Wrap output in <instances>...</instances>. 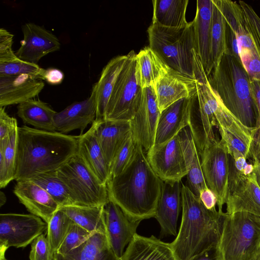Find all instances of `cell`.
<instances>
[{"instance_id":"cell-1","label":"cell","mask_w":260,"mask_h":260,"mask_svg":"<svg viewBox=\"0 0 260 260\" xmlns=\"http://www.w3.org/2000/svg\"><path fill=\"white\" fill-rule=\"evenodd\" d=\"M163 183L150 166L143 147L137 144L128 164L108 182L109 199L131 218L141 221L154 217Z\"/></svg>"},{"instance_id":"cell-2","label":"cell","mask_w":260,"mask_h":260,"mask_svg":"<svg viewBox=\"0 0 260 260\" xmlns=\"http://www.w3.org/2000/svg\"><path fill=\"white\" fill-rule=\"evenodd\" d=\"M78 136L18 127L15 179L29 180L57 170L77 153Z\"/></svg>"},{"instance_id":"cell-3","label":"cell","mask_w":260,"mask_h":260,"mask_svg":"<svg viewBox=\"0 0 260 260\" xmlns=\"http://www.w3.org/2000/svg\"><path fill=\"white\" fill-rule=\"evenodd\" d=\"M181 205V224L171 245L177 260H189L199 253L215 248L225 212L207 209L199 197L183 183Z\"/></svg>"},{"instance_id":"cell-4","label":"cell","mask_w":260,"mask_h":260,"mask_svg":"<svg viewBox=\"0 0 260 260\" xmlns=\"http://www.w3.org/2000/svg\"><path fill=\"white\" fill-rule=\"evenodd\" d=\"M212 72L209 82L226 108L244 125L256 128L257 116L251 98L249 77L241 61L231 53L225 54Z\"/></svg>"},{"instance_id":"cell-5","label":"cell","mask_w":260,"mask_h":260,"mask_svg":"<svg viewBox=\"0 0 260 260\" xmlns=\"http://www.w3.org/2000/svg\"><path fill=\"white\" fill-rule=\"evenodd\" d=\"M260 249V217L245 212L224 213L215 248L217 260H250Z\"/></svg>"},{"instance_id":"cell-6","label":"cell","mask_w":260,"mask_h":260,"mask_svg":"<svg viewBox=\"0 0 260 260\" xmlns=\"http://www.w3.org/2000/svg\"><path fill=\"white\" fill-rule=\"evenodd\" d=\"M149 47L172 70L194 78L192 21L183 28L152 23L147 29Z\"/></svg>"},{"instance_id":"cell-7","label":"cell","mask_w":260,"mask_h":260,"mask_svg":"<svg viewBox=\"0 0 260 260\" xmlns=\"http://www.w3.org/2000/svg\"><path fill=\"white\" fill-rule=\"evenodd\" d=\"M196 86L204 95L215 117L221 139L225 143L229 154L234 159L247 158L255 128L244 125L226 108L211 85L205 74L199 76Z\"/></svg>"},{"instance_id":"cell-8","label":"cell","mask_w":260,"mask_h":260,"mask_svg":"<svg viewBox=\"0 0 260 260\" xmlns=\"http://www.w3.org/2000/svg\"><path fill=\"white\" fill-rule=\"evenodd\" d=\"M56 172L67 187L73 205L103 206L108 201L107 185L100 180L77 153Z\"/></svg>"},{"instance_id":"cell-9","label":"cell","mask_w":260,"mask_h":260,"mask_svg":"<svg viewBox=\"0 0 260 260\" xmlns=\"http://www.w3.org/2000/svg\"><path fill=\"white\" fill-rule=\"evenodd\" d=\"M136 56L134 50L127 54L107 104L105 119L130 121L138 109L143 89L137 79Z\"/></svg>"},{"instance_id":"cell-10","label":"cell","mask_w":260,"mask_h":260,"mask_svg":"<svg viewBox=\"0 0 260 260\" xmlns=\"http://www.w3.org/2000/svg\"><path fill=\"white\" fill-rule=\"evenodd\" d=\"M229 156L225 142L217 139L208 143L200 154L205 182L216 196L220 212L228 193Z\"/></svg>"},{"instance_id":"cell-11","label":"cell","mask_w":260,"mask_h":260,"mask_svg":"<svg viewBox=\"0 0 260 260\" xmlns=\"http://www.w3.org/2000/svg\"><path fill=\"white\" fill-rule=\"evenodd\" d=\"M48 223L32 214H0V258L10 247H25L47 230Z\"/></svg>"},{"instance_id":"cell-12","label":"cell","mask_w":260,"mask_h":260,"mask_svg":"<svg viewBox=\"0 0 260 260\" xmlns=\"http://www.w3.org/2000/svg\"><path fill=\"white\" fill-rule=\"evenodd\" d=\"M226 214L238 212L249 213L260 217V188L253 173L244 175L236 170L229 159Z\"/></svg>"},{"instance_id":"cell-13","label":"cell","mask_w":260,"mask_h":260,"mask_svg":"<svg viewBox=\"0 0 260 260\" xmlns=\"http://www.w3.org/2000/svg\"><path fill=\"white\" fill-rule=\"evenodd\" d=\"M146 157L153 170L164 182L181 181L187 175L178 135L164 144L153 146L147 152Z\"/></svg>"},{"instance_id":"cell-14","label":"cell","mask_w":260,"mask_h":260,"mask_svg":"<svg viewBox=\"0 0 260 260\" xmlns=\"http://www.w3.org/2000/svg\"><path fill=\"white\" fill-rule=\"evenodd\" d=\"M160 113L154 87L143 88L140 104L130 123L136 144H140L146 152L154 144Z\"/></svg>"},{"instance_id":"cell-15","label":"cell","mask_w":260,"mask_h":260,"mask_svg":"<svg viewBox=\"0 0 260 260\" xmlns=\"http://www.w3.org/2000/svg\"><path fill=\"white\" fill-rule=\"evenodd\" d=\"M104 215L109 242L116 255L121 258L125 247L137 234L141 221L131 218L109 199L104 206Z\"/></svg>"},{"instance_id":"cell-16","label":"cell","mask_w":260,"mask_h":260,"mask_svg":"<svg viewBox=\"0 0 260 260\" xmlns=\"http://www.w3.org/2000/svg\"><path fill=\"white\" fill-rule=\"evenodd\" d=\"M23 38L16 52L21 60L37 64L47 54L60 49L58 39L43 26L34 23L22 26Z\"/></svg>"},{"instance_id":"cell-17","label":"cell","mask_w":260,"mask_h":260,"mask_svg":"<svg viewBox=\"0 0 260 260\" xmlns=\"http://www.w3.org/2000/svg\"><path fill=\"white\" fill-rule=\"evenodd\" d=\"M197 95L181 99L161 112L157 122L153 146L164 144L189 126L190 112Z\"/></svg>"},{"instance_id":"cell-18","label":"cell","mask_w":260,"mask_h":260,"mask_svg":"<svg viewBox=\"0 0 260 260\" xmlns=\"http://www.w3.org/2000/svg\"><path fill=\"white\" fill-rule=\"evenodd\" d=\"M16 182L13 192L19 202L30 214L48 223L60 206L45 189L32 180Z\"/></svg>"},{"instance_id":"cell-19","label":"cell","mask_w":260,"mask_h":260,"mask_svg":"<svg viewBox=\"0 0 260 260\" xmlns=\"http://www.w3.org/2000/svg\"><path fill=\"white\" fill-rule=\"evenodd\" d=\"M160 112L177 101L197 95L196 79L171 69L154 87Z\"/></svg>"},{"instance_id":"cell-20","label":"cell","mask_w":260,"mask_h":260,"mask_svg":"<svg viewBox=\"0 0 260 260\" xmlns=\"http://www.w3.org/2000/svg\"><path fill=\"white\" fill-rule=\"evenodd\" d=\"M213 11L212 0H198L193 22L194 49L208 76L212 72L210 35Z\"/></svg>"},{"instance_id":"cell-21","label":"cell","mask_w":260,"mask_h":260,"mask_svg":"<svg viewBox=\"0 0 260 260\" xmlns=\"http://www.w3.org/2000/svg\"><path fill=\"white\" fill-rule=\"evenodd\" d=\"M44 86L42 80L28 75L0 77V107L32 99Z\"/></svg>"},{"instance_id":"cell-22","label":"cell","mask_w":260,"mask_h":260,"mask_svg":"<svg viewBox=\"0 0 260 260\" xmlns=\"http://www.w3.org/2000/svg\"><path fill=\"white\" fill-rule=\"evenodd\" d=\"M182 182H164L154 218L158 222L161 234L176 236L181 204Z\"/></svg>"},{"instance_id":"cell-23","label":"cell","mask_w":260,"mask_h":260,"mask_svg":"<svg viewBox=\"0 0 260 260\" xmlns=\"http://www.w3.org/2000/svg\"><path fill=\"white\" fill-rule=\"evenodd\" d=\"M96 117L94 95L91 92L86 99L76 102L63 110L56 112L54 118L56 132L64 134L79 129L80 135L90 123H92Z\"/></svg>"},{"instance_id":"cell-24","label":"cell","mask_w":260,"mask_h":260,"mask_svg":"<svg viewBox=\"0 0 260 260\" xmlns=\"http://www.w3.org/2000/svg\"><path fill=\"white\" fill-rule=\"evenodd\" d=\"M77 154L104 184L111 179L110 168L98 140L93 123L85 133L78 136Z\"/></svg>"},{"instance_id":"cell-25","label":"cell","mask_w":260,"mask_h":260,"mask_svg":"<svg viewBox=\"0 0 260 260\" xmlns=\"http://www.w3.org/2000/svg\"><path fill=\"white\" fill-rule=\"evenodd\" d=\"M54 260H121L109 242L106 232L92 233L81 245L62 255L54 253Z\"/></svg>"},{"instance_id":"cell-26","label":"cell","mask_w":260,"mask_h":260,"mask_svg":"<svg viewBox=\"0 0 260 260\" xmlns=\"http://www.w3.org/2000/svg\"><path fill=\"white\" fill-rule=\"evenodd\" d=\"M121 260H177L171 243L154 236L144 237L136 234L127 245Z\"/></svg>"},{"instance_id":"cell-27","label":"cell","mask_w":260,"mask_h":260,"mask_svg":"<svg viewBox=\"0 0 260 260\" xmlns=\"http://www.w3.org/2000/svg\"><path fill=\"white\" fill-rule=\"evenodd\" d=\"M187 171L186 186L196 196L208 187L202 169L201 161L189 127H186L178 135Z\"/></svg>"},{"instance_id":"cell-28","label":"cell","mask_w":260,"mask_h":260,"mask_svg":"<svg viewBox=\"0 0 260 260\" xmlns=\"http://www.w3.org/2000/svg\"><path fill=\"white\" fill-rule=\"evenodd\" d=\"M127 59V55L111 59L103 68L98 81L93 86L96 108L95 120L105 119L106 110L116 79Z\"/></svg>"},{"instance_id":"cell-29","label":"cell","mask_w":260,"mask_h":260,"mask_svg":"<svg viewBox=\"0 0 260 260\" xmlns=\"http://www.w3.org/2000/svg\"><path fill=\"white\" fill-rule=\"evenodd\" d=\"M96 137L110 166L119 147L131 132L130 121L104 119L94 120Z\"/></svg>"},{"instance_id":"cell-30","label":"cell","mask_w":260,"mask_h":260,"mask_svg":"<svg viewBox=\"0 0 260 260\" xmlns=\"http://www.w3.org/2000/svg\"><path fill=\"white\" fill-rule=\"evenodd\" d=\"M136 71L139 85L143 89L154 87L157 81L170 68L149 47H145L136 54Z\"/></svg>"},{"instance_id":"cell-31","label":"cell","mask_w":260,"mask_h":260,"mask_svg":"<svg viewBox=\"0 0 260 260\" xmlns=\"http://www.w3.org/2000/svg\"><path fill=\"white\" fill-rule=\"evenodd\" d=\"M212 2L210 35V61L212 70L219 64L225 54L231 53L228 42L227 23L220 0H212Z\"/></svg>"},{"instance_id":"cell-32","label":"cell","mask_w":260,"mask_h":260,"mask_svg":"<svg viewBox=\"0 0 260 260\" xmlns=\"http://www.w3.org/2000/svg\"><path fill=\"white\" fill-rule=\"evenodd\" d=\"M17 114L22 121L35 128L56 132L54 118L56 112L47 103L36 99H30L19 104Z\"/></svg>"},{"instance_id":"cell-33","label":"cell","mask_w":260,"mask_h":260,"mask_svg":"<svg viewBox=\"0 0 260 260\" xmlns=\"http://www.w3.org/2000/svg\"><path fill=\"white\" fill-rule=\"evenodd\" d=\"M188 0H154L152 22L171 28H183L189 23L186 19Z\"/></svg>"},{"instance_id":"cell-34","label":"cell","mask_w":260,"mask_h":260,"mask_svg":"<svg viewBox=\"0 0 260 260\" xmlns=\"http://www.w3.org/2000/svg\"><path fill=\"white\" fill-rule=\"evenodd\" d=\"M73 221L92 233L106 232L104 215V206L83 207L71 205L60 207Z\"/></svg>"},{"instance_id":"cell-35","label":"cell","mask_w":260,"mask_h":260,"mask_svg":"<svg viewBox=\"0 0 260 260\" xmlns=\"http://www.w3.org/2000/svg\"><path fill=\"white\" fill-rule=\"evenodd\" d=\"M18 126L9 136L0 140V188L6 187L15 179Z\"/></svg>"},{"instance_id":"cell-36","label":"cell","mask_w":260,"mask_h":260,"mask_svg":"<svg viewBox=\"0 0 260 260\" xmlns=\"http://www.w3.org/2000/svg\"><path fill=\"white\" fill-rule=\"evenodd\" d=\"M29 180L45 189L60 207L73 205L68 190L56 170L40 174Z\"/></svg>"},{"instance_id":"cell-37","label":"cell","mask_w":260,"mask_h":260,"mask_svg":"<svg viewBox=\"0 0 260 260\" xmlns=\"http://www.w3.org/2000/svg\"><path fill=\"white\" fill-rule=\"evenodd\" d=\"M73 222L60 208L51 218L48 223L46 237L54 253L63 241Z\"/></svg>"},{"instance_id":"cell-38","label":"cell","mask_w":260,"mask_h":260,"mask_svg":"<svg viewBox=\"0 0 260 260\" xmlns=\"http://www.w3.org/2000/svg\"><path fill=\"white\" fill-rule=\"evenodd\" d=\"M45 70L38 64L18 61L0 63V77L28 75L44 80Z\"/></svg>"},{"instance_id":"cell-39","label":"cell","mask_w":260,"mask_h":260,"mask_svg":"<svg viewBox=\"0 0 260 260\" xmlns=\"http://www.w3.org/2000/svg\"><path fill=\"white\" fill-rule=\"evenodd\" d=\"M136 146L131 132L119 147L113 158L110 166L111 178L119 175L125 169L133 157Z\"/></svg>"},{"instance_id":"cell-40","label":"cell","mask_w":260,"mask_h":260,"mask_svg":"<svg viewBox=\"0 0 260 260\" xmlns=\"http://www.w3.org/2000/svg\"><path fill=\"white\" fill-rule=\"evenodd\" d=\"M244 17L245 29L253 42L254 51L260 59V17L252 7L244 2L239 1Z\"/></svg>"},{"instance_id":"cell-41","label":"cell","mask_w":260,"mask_h":260,"mask_svg":"<svg viewBox=\"0 0 260 260\" xmlns=\"http://www.w3.org/2000/svg\"><path fill=\"white\" fill-rule=\"evenodd\" d=\"M91 234L81 226L73 222L56 252L62 255L68 254L85 241Z\"/></svg>"},{"instance_id":"cell-42","label":"cell","mask_w":260,"mask_h":260,"mask_svg":"<svg viewBox=\"0 0 260 260\" xmlns=\"http://www.w3.org/2000/svg\"><path fill=\"white\" fill-rule=\"evenodd\" d=\"M239 56L241 63L249 78L260 81V59L254 50L241 48Z\"/></svg>"},{"instance_id":"cell-43","label":"cell","mask_w":260,"mask_h":260,"mask_svg":"<svg viewBox=\"0 0 260 260\" xmlns=\"http://www.w3.org/2000/svg\"><path fill=\"white\" fill-rule=\"evenodd\" d=\"M29 257L30 260H54V253L45 235H40L31 243Z\"/></svg>"},{"instance_id":"cell-44","label":"cell","mask_w":260,"mask_h":260,"mask_svg":"<svg viewBox=\"0 0 260 260\" xmlns=\"http://www.w3.org/2000/svg\"><path fill=\"white\" fill-rule=\"evenodd\" d=\"M14 35L4 28H0V63L20 60L12 49Z\"/></svg>"},{"instance_id":"cell-45","label":"cell","mask_w":260,"mask_h":260,"mask_svg":"<svg viewBox=\"0 0 260 260\" xmlns=\"http://www.w3.org/2000/svg\"><path fill=\"white\" fill-rule=\"evenodd\" d=\"M16 118L9 116L5 107H0V140L7 138L12 131L17 126Z\"/></svg>"},{"instance_id":"cell-46","label":"cell","mask_w":260,"mask_h":260,"mask_svg":"<svg viewBox=\"0 0 260 260\" xmlns=\"http://www.w3.org/2000/svg\"><path fill=\"white\" fill-rule=\"evenodd\" d=\"M251 98L257 116V127H260V81L249 79Z\"/></svg>"},{"instance_id":"cell-47","label":"cell","mask_w":260,"mask_h":260,"mask_svg":"<svg viewBox=\"0 0 260 260\" xmlns=\"http://www.w3.org/2000/svg\"><path fill=\"white\" fill-rule=\"evenodd\" d=\"M251 158L252 163L260 161V127L254 131L249 150L248 158Z\"/></svg>"},{"instance_id":"cell-48","label":"cell","mask_w":260,"mask_h":260,"mask_svg":"<svg viewBox=\"0 0 260 260\" xmlns=\"http://www.w3.org/2000/svg\"><path fill=\"white\" fill-rule=\"evenodd\" d=\"M199 198L205 207L211 211L216 210L217 200L215 194L209 188L203 190Z\"/></svg>"},{"instance_id":"cell-49","label":"cell","mask_w":260,"mask_h":260,"mask_svg":"<svg viewBox=\"0 0 260 260\" xmlns=\"http://www.w3.org/2000/svg\"><path fill=\"white\" fill-rule=\"evenodd\" d=\"M64 74L60 70L50 68L45 70L44 80L51 85L60 84L64 79Z\"/></svg>"},{"instance_id":"cell-50","label":"cell","mask_w":260,"mask_h":260,"mask_svg":"<svg viewBox=\"0 0 260 260\" xmlns=\"http://www.w3.org/2000/svg\"><path fill=\"white\" fill-rule=\"evenodd\" d=\"M189 260H217L215 252V248L199 253L193 256Z\"/></svg>"},{"instance_id":"cell-51","label":"cell","mask_w":260,"mask_h":260,"mask_svg":"<svg viewBox=\"0 0 260 260\" xmlns=\"http://www.w3.org/2000/svg\"><path fill=\"white\" fill-rule=\"evenodd\" d=\"M253 165V175L255 180L260 188V161L252 164Z\"/></svg>"},{"instance_id":"cell-52","label":"cell","mask_w":260,"mask_h":260,"mask_svg":"<svg viewBox=\"0 0 260 260\" xmlns=\"http://www.w3.org/2000/svg\"><path fill=\"white\" fill-rule=\"evenodd\" d=\"M7 198L5 194L2 191H0V207H2L6 202Z\"/></svg>"},{"instance_id":"cell-53","label":"cell","mask_w":260,"mask_h":260,"mask_svg":"<svg viewBox=\"0 0 260 260\" xmlns=\"http://www.w3.org/2000/svg\"><path fill=\"white\" fill-rule=\"evenodd\" d=\"M250 260H260V249L252 257Z\"/></svg>"},{"instance_id":"cell-54","label":"cell","mask_w":260,"mask_h":260,"mask_svg":"<svg viewBox=\"0 0 260 260\" xmlns=\"http://www.w3.org/2000/svg\"><path fill=\"white\" fill-rule=\"evenodd\" d=\"M0 260H8L5 257H2V258H0Z\"/></svg>"}]
</instances>
